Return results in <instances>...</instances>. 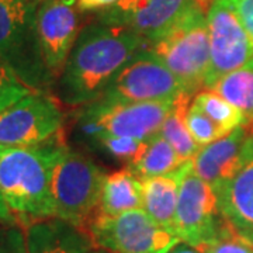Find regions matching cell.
I'll return each instance as SVG.
<instances>
[{"instance_id": "6da1fadb", "label": "cell", "mask_w": 253, "mask_h": 253, "mask_svg": "<svg viewBox=\"0 0 253 253\" xmlns=\"http://www.w3.org/2000/svg\"><path fill=\"white\" fill-rule=\"evenodd\" d=\"M149 44L145 37L121 26L100 21L86 26L55 82L56 99L69 107L100 99L129 59Z\"/></svg>"}, {"instance_id": "7a4b0ae2", "label": "cell", "mask_w": 253, "mask_h": 253, "mask_svg": "<svg viewBox=\"0 0 253 253\" xmlns=\"http://www.w3.org/2000/svg\"><path fill=\"white\" fill-rule=\"evenodd\" d=\"M66 145L59 132L42 144L6 148L0 154V193L18 224L56 217L52 174Z\"/></svg>"}, {"instance_id": "3957f363", "label": "cell", "mask_w": 253, "mask_h": 253, "mask_svg": "<svg viewBox=\"0 0 253 253\" xmlns=\"http://www.w3.org/2000/svg\"><path fill=\"white\" fill-rule=\"evenodd\" d=\"M42 0H0V59L30 89L51 91L48 71L37 34V13Z\"/></svg>"}, {"instance_id": "277c9868", "label": "cell", "mask_w": 253, "mask_h": 253, "mask_svg": "<svg viewBox=\"0 0 253 253\" xmlns=\"http://www.w3.org/2000/svg\"><path fill=\"white\" fill-rule=\"evenodd\" d=\"M176 100L107 103L97 99L78 107L76 129L82 139L94 144L106 135L146 141L159 132Z\"/></svg>"}, {"instance_id": "5b68a950", "label": "cell", "mask_w": 253, "mask_h": 253, "mask_svg": "<svg viewBox=\"0 0 253 253\" xmlns=\"http://www.w3.org/2000/svg\"><path fill=\"white\" fill-rule=\"evenodd\" d=\"M180 81L184 91L194 96L206 84L210 68V30L207 13L193 4L165 36L149 44Z\"/></svg>"}, {"instance_id": "8992f818", "label": "cell", "mask_w": 253, "mask_h": 253, "mask_svg": "<svg viewBox=\"0 0 253 253\" xmlns=\"http://www.w3.org/2000/svg\"><path fill=\"white\" fill-rule=\"evenodd\" d=\"M106 176L97 163L66 145L52 174L56 217L86 232L97 212Z\"/></svg>"}, {"instance_id": "52a82bcc", "label": "cell", "mask_w": 253, "mask_h": 253, "mask_svg": "<svg viewBox=\"0 0 253 253\" xmlns=\"http://www.w3.org/2000/svg\"><path fill=\"white\" fill-rule=\"evenodd\" d=\"M86 232L96 248L111 253H169L181 242L142 208L118 215L96 214Z\"/></svg>"}, {"instance_id": "ba28073f", "label": "cell", "mask_w": 253, "mask_h": 253, "mask_svg": "<svg viewBox=\"0 0 253 253\" xmlns=\"http://www.w3.org/2000/svg\"><path fill=\"white\" fill-rule=\"evenodd\" d=\"M65 114L51 91H31L0 111V146L26 148L62 132Z\"/></svg>"}, {"instance_id": "9c48e42d", "label": "cell", "mask_w": 253, "mask_h": 253, "mask_svg": "<svg viewBox=\"0 0 253 253\" xmlns=\"http://www.w3.org/2000/svg\"><path fill=\"white\" fill-rule=\"evenodd\" d=\"M184 93L176 75L148 46L129 59L100 99L107 103L163 101Z\"/></svg>"}, {"instance_id": "30bf717a", "label": "cell", "mask_w": 253, "mask_h": 253, "mask_svg": "<svg viewBox=\"0 0 253 253\" xmlns=\"http://www.w3.org/2000/svg\"><path fill=\"white\" fill-rule=\"evenodd\" d=\"M210 30V68L206 89L238 69L253 56V42L242 26L231 0H215L207 11Z\"/></svg>"}, {"instance_id": "8fae6325", "label": "cell", "mask_w": 253, "mask_h": 253, "mask_svg": "<svg viewBox=\"0 0 253 253\" xmlns=\"http://www.w3.org/2000/svg\"><path fill=\"white\" fill-rule=\"evenodd\" d=\"M226 221L218 210L214 189L193 172V166L180 187L173 231L181 242L200 249L219 234Z\"/></svg>"}, {"instance_id": "7c38bea8", "label": "cell", "mask_w": 253, "mask_h": 253, "mask_svg": "<svg viewBox=\"0 0 253 253\" xmlns=\"http://www.w3.org/2000/svg\"><path fill=\"white\" fill-rule=\"evenodd\" d=\"M79 10L76 0H42L38 7V41L44 62L55 81L62 72L81 33Z\"/></svg>"}, {"instance_id": "4fadbf2b", "label": "cell", "mask_w": 253, "mask_h": 253, "mask_svg": "<svg viewBox=\"0 0 253 253\" xmlns=\"http://www.w3.org/2000/svg\"><path fill=\"white\" fill-rule=\"evenodd\" d=\"M194 4L193 0H118L99 21L129 28L149 42L165 36Z\"/></svg>"}, {"instance_id": "5bb4252c", "label": "cell", "mask_w": 253, "mask_h": 253, "mask_svg": "<svg viewBox=\"0 0 253 253\" xmlns=\"http://www.w3.org/2000/svg\"><path fill=\"white\" fill-rule=\"evenodd\" d=\"M218 210L236 231H253V134L245 145L242 162L232 176L214 187Z\"/></svg>"}, {"instance_id": "9a60e30c", "label": "cell", "mask_w": 253, "mask_h": 253, "mask_svg": "<svg viewBox=\"0 0 253 253\" xmlns=\"http://www.w3.org/2000/svg\"><path fill=\"white\" fill-rule=\"evenodd\" d=\"M251 134L248 126H239L217 141L201 146L193 159V172L214 189L235 173L242 162L245 145Z\"/></svg>"}, {"instance_id": "2e32d148", "label": "cell", "mask_w": 253, "mask_h": 253, "mask_svg": "<svg viewBox=\"0 0 253 253\" xmlns=\"http://www.w3.org/2000/svg\"><path fill=\"white\" fill-rule=\"evenodd\" d=\"M24 232L28 253H90L94 248L87 232L58 217L34 221Z\"/></svg>"}, {"instance_id": "e0dca14e", "label": "cell", "mask_w": 253, "mask_h": 253, "mask_svg": "<svg viewBox=\"0 0 253 253\" xmlns=\"http://www.w3.org/2000/svg\"><path fill=\"white\" fill-rule=\"evenodd\" d=\"M191 166L193 161H187L172 172L142 180V210H145L158 224L170 231H173L180 187L186 174L191 170Z\"/></svg>"}, {"instance_id": "ac0fdd59", "label": "cell", "mask_w": 253, "mask_h": 253, "mask_svg": "<svg viewBox=\"0 0 253 253\" xmlns=\"http://www.w3.org/2000/svg\"><path fill=\"white\" fill-rule=\"evenodd\" d=\"M142 180L131 169L124 168L106 176L96 214L118 215L131 210L142 208Z\"/></svg>"}, {"instance_id": "d6986e66", "label": "cell", "mask_w": 253, "mask_h": 253, "mask_svg": "<svg viewBox=\"0 0 253 253\" xmlns=\"http://www.w3.org/2000/svg\"><path fill=\"white\" fill-rule=\"evenodd\" d=\"M211 90L244 111L248 117L246 126L253 134V56L245 65L222 76Z\"/></svg>"}, {"instance_id": "ffe728a7", "label": "cell", "mask_w": 253, "mask_h": 253, "mask_svg": "<svg viewBox=\"0 0 253 253\" xmlns=\"http://www.w3.org/2000/svg\"><path fill=\"white\" fill-rule=\"evenodd\" d=\"M183 163L172 145L158 132L146 139L144 152L131 166L126 168L135 173L141 180H145L172 172Z\"/></svg>"}, {"instance_id": "44dd1931", "label": "cell", "mask_w": 253, "mask_h": 253, "mask_svg": "<svg viewBox=\"0 0 253 253\" xmlns=\"http://www.w3.org/2000/svg\"><path fill=\"white\" fill-rule=\"evenodd\" d=\"M191 94H181L179 99L174 101L172 111L166 117L165 123L159 129V134L172 145L173 149L176 151L177 156L181 159V162L193 161L194 156L200 151V146L194 138L190 134L189 128L186 126V111L191 104Z\"/></svg>"}, {"instance_id": "7402d4cb", "label": "cell", "mask_w": 253, "mask_h": 253, "mask_svg": "<svg viewBox=\"0 0 253 253\" xmlns=\"http://www.w3.org/2000/svg\"><path fill=\"white\" fill-rule=\"evenodd\" d=\"M191 103L197 106L201 111H204L215 124L221 126V129L225 134H229L231 131L239 126H248V117L244 111L235 107L232 103H229L222 96H219L217 91L211 89L196 93Z\"/></svg>"}, {"instance_id": "603a6c76", "label": "cell", "mask_w": 253, "mask_h": 253, "mask_svg": "<svg viewBox=\"0 0 253 253\" xmlns=\"http://www.w3.org/2000/svg\"><path fill=\"white\" fill-rule=\"evenodd\" d=\"M186 126L189 128L191 136L200 146H206L226 135L221 129V126L215 124L204 111H201L193 103L186 111Z\"/></svg>"}, {"instance_id": "cb8c5ba5", "label": "cell", "mask_w": 253, "mask_h": 253, "mask_svg": "<svg viewBox=\"0 0 253 253\" xmlns=\"http://www.w3.org/2000/svg\"><path fill=\"white\" fill-rule=\"evenodd\" d=\"M201 253H253V245L228 222L212 241L203 245Z\"/></svg>"}, {"instance_id": "d4e9b609", "label": "cell", "mask_w": 253, "mask_h": 253, "mask_svg": "<svg viewBox=\"0 0 253 253\" xmlns=\"http://www.w3.org/2000/svg\"><path fill=\"white\" fill-rule=\"evenodd\" d=\"M96 144L100 145L113 158L126 162V166H131L144 152L146 141L129 136L106 135L100 138Z\"/></svg>"}, {"instance_id": "484cf974", "label": "cell", "mask_w": 253, "mask_h": 253, "mask_svg": "<svg viewBox=\"0 0 253 253\" xmlns=\"http://www.w3.org/2000/svg\"><path fill=\"white\" fill-rule=\"evenodd\" d=\"M31 91L34 90L20 81L9 66L0 59V111L26 97Z\"/></svg>"}, {"instance_id": "4316f807", "label": "cell", "mask_w": 253, "mask_h": 253, "mask_svg": "<svg viewBox=\"0 0 253 253\" xmlns=\"http://www.w3.org/2000/svg\"><path fill=\"white\" fill-rule=\"evenodd\" d=\"M0 253H28L24 228L16 224L6 228V232L0 239Z\"/></svg>"}, {"instance_id": "83f0119b", "label": "cell", "mask_w": 253, "mask_h": 253, "mask_svg": "<svg viewBox=\"0 0 253 253\" xmlns=\"http://www.w3.org/2000/svg\"><path fill=\"white\" fill-rule=\"evenodd\" d=\"M231 3L253 42V0H231Z\"/></svg>"}, {"instance_id": "f1b7e54d", "label": "cell", "mask_w": 253, "mask_h": 253, "mask_svg": "<svg viewBox=\"0 0 253 253\" xmlns=\"http://www.w3.org/2000/svg\"><path fill=\"white\" fill-rule=\"evenodd\" d=\"M117 1L118 0H76L78 7L83 10V11H86V10L110 9Z\"/></svg>"}, {"instance_id": "f546056e", "label": "cell", "mask_w": 253, "mask_h": 253, "mask_svg": "<svg viewBox=\"0 0 253 253\" xmlns=\"http://www.w3.org/2000/svg\"><path fill=\"white\" fill-rule=\"evenodd\" d=\"M0 222L6 224V225H16V224H18L17 218L11 212L7 203L3 199L1 193H0Z\"/></svg>"}, {"instance_id": "4dcf8cb0", "label": "cell", "mask_w": 253, "mask_h": 253, "mask_svg": "<svg viewBox=\"0 0 253 253\" xmlns=\"http://www.w3.org/2000/svg\"><path fill=\"white\" fill-rule=\"evenodd\" d=\"M169 253H201V252H200L197 248H193V246L184 244V242H180V244L176 245V246H174Z\"/></svg>"}, {"instance_id": "1f68e13d", "label": "cell", "mask_w": 253, "mask_h": 253, "mask_svg": "<svg viewBox=\"0 0 253 253\" xmlns=\"http://www.w3.org/2000/svg\"><path fill=\"white\" fill-rule=\"evenodd\" d=\"M193 1H194V4H196L201 11L207 13L208 9L212 6V3H214L215 0H193Z\"/></svg>"}, {"instance_id": "d6a6232c", "label": "cell", "mask_w": 253, "mask_h": 253, "mask_svg": "<svg viewBox=\"0 0 253 253\" xmlns=\"http://www.w3.org/2000/svg\"><path fill=\"white\" fill-rule=\"evenodd\" d=\"M239 232V231H238ZM239 234H242V235L253 245V231H245V232H239Z\"/></svg>"}, {"instance_id": "836d02e7", "label": "cell", "mask_w": 253, "mask_h": 253, "mask_svg": "<svg viewBox=\"0 0 253 253\" xmlns=\"http://www.w3.org/2000/svg\"><path fill=\"white\" fill-rule=\"evenodd\" d=\"M90 253H111V252H109V251H104V249H101V248H96V246H94V248L91 249Z\"/></svg>"}, {"instance_id": "e575fe53", "label": "cell", "mask_w": 253, "mask_h": 253, "mask_svg": "<svg viewBox=\"0 0 253 253\" xmlns=\"http://www.w3.org/2000/svg\"><path fill=\"white\" fill-rule=\"evenodd\" d=\"M9 225H6V224H1L0 222V239L3 238V235H4V232H6V228H7Z\"/></svg>"}, {"instance_id": "d590c367", "label": "cell", "mask_w": 253, "mask_h": 253, "mask_svg": "<svg viewBox=\"0 0 253 253\" xmlns=\"http://www.w3.org/2000/svg\"><path fill=\"white\" fill-rule=\"evenodd\" d=\"M4 149H6V148H1V146H0V154H1V152H3Z\"/></svg>"}]
</instances>
